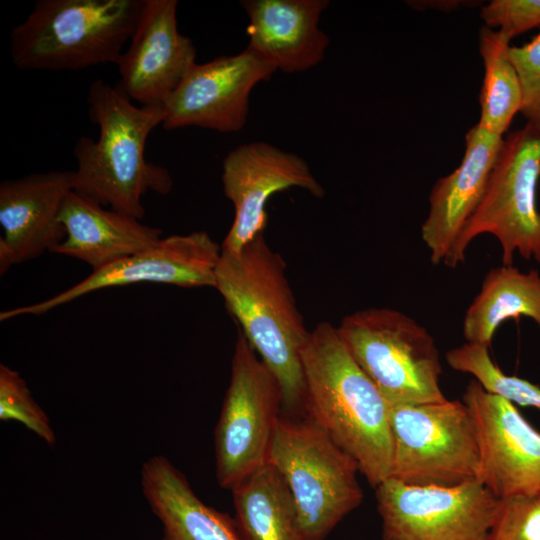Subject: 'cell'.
Wrapping results in <instances>:
<instances>
[{
	"label": "cell",
	"mask_w": 540,
	"mask_h": 540,
	"mask_svg": "<svg viewBox=\"0 0 540 540\" xmlns=\"http://www.w3.org/2000/svg\"><path fill=\"white\" fill-rule=\"evenodd\" d=\"M521 316L532 319L540 328V274L502 264L488 271L467 308L463 336L467 343L489 347L505 321Z\"/></svg>",
	"instance_id": "21"
},
{
	"label": "cell",
	"mask_w": 540,
	"mask_h": 540,
	"mask_svg": "<svg viewBox=\"0 0 540 540\" xmlns=\"http://www.w3.org/2000/svg\"><path fill=\"white\" fill-rule=\"evenodd\" d=\"M391 478L411 485L454 486L477 479L479 451L465 404L388 403Z\"/></svg>",
	"instance_id": "9"
},
{
	"label": "cell",
	"mask_w": 540,
	"mask_h": 540,
	"mask_svg": "<svg viewBox=\"0 0 540 540\" xmlns=\"http://www.w3.org/2000/svg\"><path fill=\"white\" fill-rule=\"evenodd\" d=\"M221 245L206 231L162 237L155 245L123 257L55 296L0 313L5 321L23 315H42L88 293L137 283L180 287H214Z\"/></svg>",
	"instance_id": "11"
},
{
	"label": "cell",
	"mask_w": 540,
	"mask_h": 540,
	"mask_svg": "<svg viewBox=\"0 0 540 540\" xmlns=\"http://www.w3.org/2000/svg\"><path fill=\"white\" fill-rule=\"evenodd\" d=\"M279 381L238 330L231 377L215 427L216 478L232 490L268 461L282 413Z\"/></svg>",
	"instance_id": "8"
},
{
	"label": "cell",
	"mask_w": 540,
	"mask_h": 540,
	"mask_svg": "<svg viewBox=\"0 0 540 540\" xmlns=\"http://www.w3.org/2000/svg\"><path fill=\"white\" fill-rule=\"evenodd\" d=\"M275 71L271 63L249 48L196 63L162 104V127L239 132L247 122L251 91Z\"/></svg>",
	"instance_id": "13"
},
{
	"label": "cell",
	"mask_w": 540,
	"mask_h": 540,
	"mask_svg": "<svg viewBox=\"0 0 540 540\" xmlns=\"http://www.w3.org/2000/svg\"><path fill=\"white\" fill-rule=\"evenodd\" d=\"M249 24L247 48L276 70L302 72L319 64L329 44L319 28L327 0L242 1Z\"/></svg>",
	"instance_id": "18"
},
{
	"label": "cell",
	"mask_w": 540,
	"mask_h": 540,
	"mask_svg": "<svg viewBox=\"0 0 540 540\" xmlns=\"http://www.w3.org/2000/svg\"><path fill=\"white\" fill-rule=\"evenodd\" d=\"M60 221L65 238L51 252L77 258L92 271L147 249L162 238L161 229L73 190L66 197Z\"/></svg>",
	"instance_id": "19"
},
{
	"label": "cell",
	"mask_w": 540,
	"mask_h": 540,
	"mask_svg": "<svg viewBox=\"0 0 540 540\" xmlns=\"http://www.w3.org/2000/svg\"><path fill=\"white\" fill-rule=\"evenodd\" d=\"M539 188H540V185H539Z\"/></svg>",
	"instance_id": "31"
},
{
	"label": "cell",
	"mask_w": 540,
	"mask_h": 540,
	"mask_svg": "<svg viewBox=\"0 0 540 540\" xmlns=\"http://www.w3.org/2000/svg\"><path fill=\"white\" fill-rule=\"evenodd\" d=\"M231 492L244 540H303L291 492L269 460Z\"/></svg>",
	"instance_id": "22"
},
{
	"label": "cell",
	"mask_w": 540,
	"mask_h": 540,
	"mask_svg": "<svg viewBox=\"0 0 540 540\" xmlns=\"http://www.w3.org/2000/svg\"><path fill=\"white\" fill-rule=\"evenodd\" d=\"M509 56L521 87L520 113L540 132V32L521 46H510Z\"/></svg>",
	"instance_id": "27"
},
{
	"label": "cell",
	"mask_w": 540,
	"mask_h": 540,
	"mask_svg": "<svg viewBox=\"0 0 540 540\" xmlns=\"http://www.w3.org/2000/svg\"><path fill=\"white\" fill-rule=\"evenodd\" d=\"M510 46V40L498 30L487 26L480 28L479 53L484 78L477 125L501 137L520 112L522 103L519 78L509 56Z\"/></svg>",
	"instance_id": "23"
},
{
	"label": "cell",
	"mask_w": 540,
	"mask_h": 540,
	"mask_svg": "<svg viewBox=\"0 0 540 540\" xmlns=\"http://www.w3.org/2000/svg\"><path fill=\"white\" fill-rule=\"evenodd\" d=\"M222 249V248H221ZM215 288L282 390V413L305 414L301 349L308 336L286 263L257 236L238 252L221 251Z\"/></svg>",
	"instance_id": "1"
},
{
	"label": "cell",
	"mask_w": 540,
	"mask_h": 540,
	"mask_svg": "<svg viewBox=\"0 0 540 540\" xmlns=\"http://www.w3.org/2000/svg\"><path fill=\"white\" fill-rule=\"evenodd\" d=\"M485 540H540V494L500 499Z\"/></svg>",
	"instance_id": "26"
},
{
	"label": "cell",
	"mask_w": 540,
	"mask_h": 540,
	"mask_svg": "<svg viewBox=\"0 0 540 540\" xmlns=\"http://www.w3.org/2000/svg\"><path fill=\"white\" fill-rule=\"evenodd\" d=\"M144 0H38L10 33L19 70H80L117 64Z\"/></svg>",
	"instance_id": "4"
},
{
	"label": "cell",
	"mask_w": 540,
	"mask_h": 540,
	"mask_svg": "<svg viewBox=\"0 0 540 540\" xmlns=\"http://www.w3.org/2000/svg\"><path fill=\"white\" fill-rule=\"evenodd\" d=\"M479 451L477 479L497 498L540 494V432L508 400L478 381L466 386L463 401Z\"/></svg>",
	"instance_id": "12"
},
{
	"label": "cell",
	"mask_w": 540,
	"mask_h": 540,
	"mask_svg": "<svg viewBox=\"0 0 540 540\" xmlns=\"http://www.w3.org/2000/svg\"><path fill=\"white\" fill-rule=\"evenodd\" d=\"M268 460L291 492L303 540H325L363 500L356 461L306 414L281 413Z\"/></svg>",
	"instance_id": "5"
},
{
	"label": "cell",
	"mask_w": 540,
	"mask_h": 540,
	"mask_svg": "<svg viewBox=\"0 0 540 540\" xmlns=\"http://www.w3.org/2000/svg\"><path fill=\"white\" fill-rule=\"evenodd\" d=\"M488 348L466 342L448 351L446 360L452 369L472 375L489 393L515 406L540 410V387L526 379L505 374L493 362Z\"/></svg>",
	"instance_id": "24"
},
{
	"label": "cell",
	"mask_w": 540,
	"mask_h": 540,
	"mask_svg": "<svg viewBox=\"0 0 540 540\" xmlns=\"http://www.w3.org/2000/svg\"><path fill=\"white\" fill-rule=\"evenodd\" d=\"M337 327L346 348L388 403L424 404L446 399L435 340L408 315L368 308L345 316Z\"/></svg>",
	"instance_id": "6"
},
{
	"label": "cell",
	"mask_w": 540,
	"mask_h": 540,
	"mask_svg": "<svg viewBox=\"0 0 540 540\" xmlns=\"http://www.w3.org/2000/svg\"><path fill=\"white\" fill-rule=\"evenodd\" d=\"M74 171L32 173L0 184V272L30 261L65 238L60 214Z\"/></svg>",
	"instance_id": "16"
},
{
	"label": "cell",
	"mask_w": 540,
	"mask_h": 540,
	"mask_svg": "<svg viewBox=\"0 0 540 540\" xmlns=\"http://www.w3.org/2000/svg\"><path fill=\"white\" fill-rule=\"evenodd\" d=\"M87 103L99 136L76 141L73 191L141 220L145 193L167 194L173 187L169 172L144 153L150 133L162 125L163 105L137 107L119 86L102 79L90 84Z\"/></svg>",
	"instance_id": "3"
},
{
	"label": "cell",
	"mask_w": 540,
	"mask_h": 540,
	"mask_svg": "<svg viewBox=\"0 0 540 540\" xmlns=\"http://www.w3.org/2000/svg\"><path fill=\"white\" fill-rule=\"evenodd\" d=\"M0 420L18 421L47 445L54 446L56 435L45 411L34 400L20 374L0 365Z\"/></svg>",
	"instance_id": "25"
},
{
	"label": "cell",
	"mask_w": 540,
	"mask_h": 540,
	"mask_svg": "<svg viewBox=\"0 0 540 540\" xmlns=\"http://www.w3.org/2000/svg\"><path fill=\"white\" fill-rule=\"evenodd\" d=\"M140 483L161 523V540H244L235 519L204 503L165 456L154 455L142 464Z\"/></svg>",
	"instance_id": "20"
},
{
	"label": "cell",
	"mask_w": 540,
	"mask_h": 540,
	"mask_svg": "<svg viewBox=\"0 0 540 540\" xmlns=\"http://www.w3.org/2000/svg\"><path fill=\"white\" fill-rule=\"evenodd\" d=\"M222 184L234 207L232 225L221 245L230 252L240 251L263 234L268 223L265 207L275 193L298 187L317 198L325 194L302 157L262 141L239 145L227 154Z\"/></svg>",
	"instance_id": "14"
},
{
	"label": "cell",
	"mask_w": 540,
	"mask_h": 540,
	"mask_svg": "<svg viewBox=\"0 0 540 540\" xmlns=\"http://www.w3.org/2000/svg\"><path fill=\"white\" fill-rule=\"evenodd\" d=\"M305 414L357 463L376 488L391 475L388 402L354 360L336 326L319 323L301 349Z\"/></svg>",
	"instance_id": "2"
},
{
	"label": "cell",
	"mask_w": 540,
	"mask_h": 540,
	"mask_svg": "<svg viewBox=\"0 0 540 540\" xmlns=\"http://www.w3.org/2000/svg\"><path fill=\"white\" fill-rule=\"evenodd\" d=\"M62 540H65V539H62Z\"/></svg>",
	"instance_id": "30"
},
{
	"label": "cell",
	"mask_w": 540,
	"mask_h": 540,
	"mask_svg": "<svg viewBox=\"0 0 540 540\" xmlns=\"http://www.w3.org/2000/svg\"><path fill=\"white\" fill-rule=\"evenodd\" d=\"M480 17L511 41L540 26V0H492L481 7Z\"/></svg>",
	"instance_id": "28"
},
{
	"label": "cell",
	"mask_w": 540,
	"mask_h": 540,
	"mask_svg": "<svg viewBox=\"0 0 540 540\" xmlns=\"http://www.w3.org/2000/svg\"><path fill=\"white\" fill-rule=\"evenodd\" d=\"M375 489L384 540H485L500 504L478 479L436 486L389 477Z\"/></svg>",
	"instance_id": "10"
},
{
	"label": "cell",
	"mask_w": 540,
	"mask_h": 540,
	"mask_svg": "<svg viewBox=\"0 0 540 540\" xmlns=\"http://www.w3.org/2000/svg\"><path fill=\"white\" fill-rule=\"evenodd\" d=\"M503 138L474 125L465 135V152L458 167L433 185L421 226L432 263L445 264L450 257L485 194Z\"/></svg>",
	"instance_id": "17"
},
{
	"label": "cell",
	"mask_w": 540,
	"mask_h": 540,
	"mask_svg": "<svg viewBox=\"0 0 540 540\" xmlns=\"http://www.w3.org/2000/svg\"><path fill=\"white\" fill-rule=\"evenodd\" d=\"M472 1L464 0H421V1H408L407 4L414 9L424 10V9H435L439 11H453L462 6H471Z\"/></svg>",
	"instance_id": "29"
},
{
	"label": "cell",
	"mask_w": 540,
	"mask_h": 540,
	"mask_svg": "<svg viewBox=\"0 0 540 540\" xmlns=\"http://www.w3.org/2000/svg\"><path fill=\"white\" fill-rule=\"evenodd\" d=\"M539 185L540 132L526 124L503 138L485 194L445 265L463 263L469 244L486 233L497 238L503 265H513L516 253L540 263Z\"/></svg>",
	"instance_id": "7"
},
{
	"label": "cell",
	"mask_w": 540,
	"mask_h": 540,
	"mask_svg": "<svg viewBox=\"0 0 540 540\" xmlns=\"http://www.w3.org/2000/svg\"><path fill=\"white\" fill-rule=\"evenodd\" d=\"M176 0H144L117 66L121 90L142 105H162L196 64L192 40L178 31Z\"/></svg>",
	"instance_id": "15"
}]
</instances>
